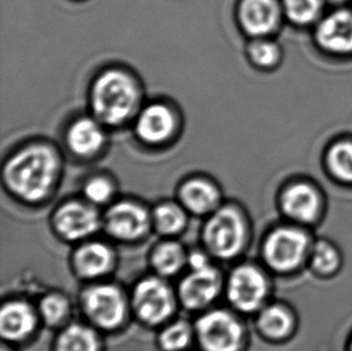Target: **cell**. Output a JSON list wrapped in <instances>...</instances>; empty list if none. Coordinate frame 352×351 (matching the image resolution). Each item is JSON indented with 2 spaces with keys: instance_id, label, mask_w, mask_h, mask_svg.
<instances>
[{
  "instance_id": "obj_10",
  "label": "cell",
  "mask_w": 352,
  "mask_h": 351,
  "mask_svg": "<svg viewBox=\"0 0 352 351\" xmlns=\"http://www.w3.org/2000/svg\"><path fill=\"white\" fill-rule=\"evenodd\" d=\"M109 233L115 237L131 241L147 231L149 218L144 209L133 202H119L106 215Z\"/></svg>"
},
{
  "instance_id": "obj_29",
  "label": "cell",
  "mask_w": 352,
  "mask_h": 351,
  "mask_svg": "<svg viewBox=\"0 0 352 351\" xmlns=\"http://www.w3.org/2000/svg\"><path fill=\"white\" fill-rule=\"evenodd\" d=\"M40 310L43 314V319L46 320V323L51 325L60 323L64 317L67 315L69 310L67 299L58 296V295H51L43 299Z\"/></svg>"
},
{
  "instance_id": "obj_5",
  "label": "cell",
  "mask_w": 352,
  "mask_h": 351,
  "mask_svg": "<svg viewBox=\"0 0 352 351\" xmlns=\"http://www.w3.org/2000/svg\"><path fill=\"white\" fill-rule=\"evenodd\" d=\"M196 331L206 351H238L241 348V323L224 310H214L204 315L197 321Z\"/></svg>"
},
{
  "instance_id": "obj_24",
  "label": "cell",
  "mask_w": 352,
  "mask_h": 351,
  "mask_svg": "<svg viewBox=\"0 0 352 351\" xmlns=\"http://www.w3.org/2000/svg\"><path fill=\"white\" fill-rule=\"evenodd\" d=\"M329 170L339 180L352 183V142H339L329 149Z\"/></svg>"
},
{
  "instance_id": "obj_4",
  "label": "cell",
  "mask_w": 352,
  "mask_h": 351,
  "mask_svg": "<svg viewBox=\"0 0 352 351\" xmlns=\"http://www.w3.org/2000/svg\"><path fill=\"white\" fill-rule=\"evenodd\" d=\"M204 237L210 252L221 259H229L241 252L245 238V226L237 211L220 209L208 220Z\"/></svg>"
},
{
  "instance_id": "obj_13",
  "label": "cell",
  "mask_w": 352,
  "mask_h": 351,
  "mask_svg": "<svg viewBox=\"0 0 352 351\" xmlns=\"http://www.w3.org/2000/svg\"><path fill=\"white\" fill-rule=\"evenodd\" d=\"M281 207L284 213L297 223H314L319 217L321 200L311 185L296 183L284 191Z\"/></svg>"
},
{
  "instance_id": "obj_15",
  "label": "cell",
  "mask_w": 352,
  "mask_h": 351,
  "mask_svg": "<svg viewBox=\"0 0 352 351\" xmlns=\"http://www.w3.org/2000/svg\"><path fill=\"white\" fill-rule=\"evenodd\" d=\"M175 129L171 109L162 104L151 105L138 116L136 131L142 141L152 145L166 141Z\"/></svg>"
},
{
  "instance_id": "obj_32",
  "label": "cell",
  "mask_w": 352,
  "mask_h": 351,
  "mask_svg": "<svg viewBox=\"0 0 352 351\" xmlns=\"http://www.w3.org/2000/svg\"><path fill=\"white\" fill-rule=\"evenodd\" d=\"M350 351H352V342H351V345H350Z\"/></svg>"
},
{
  "instance_id": "obj_2",
  "label": "cell",
  "mask_w": 352,
  "mask_h": 351,
  "mask_svg": "<svg viewBox=\"0 0 352 351\" xmlns=\"http://www.w3.org/2000/svg\"><path fill=\"white\" fill-rule=\"evenodd\" d=\"M138 103V89L131 77L110 70L102 74L93 87L91 106L96 117L110 125L123 123Z\"/></svg>"
},
{
  "instance_id": "obj_22",
  "label": "cell",
  "mask_w": 352,
  "mask_h": 351,
  "mask_svg": "<svg viewBox=\"0 0 352 351\" xmlns=\"http://www.w3.org/2000/svg\"><path fill=\"white\" fill-rule=\"evenodd\" d=\"M96 333L82 325H72L63 331L58 339L57 351H98Z\"/></svg>"
},
{
  "instance_id": "obj_7",
  "label": "cell",
  "mask_w": 352,
  "mask_h": 351,
  "mask_svg": "<svg viewBox=\"0 0 352 351\" xmlns=\"http://www.w3.org/2000/svg\"><path fill=\"white\" fill-rule=\"evenodd\" d=\"M133 306L140 318L148 323H162L175 309L171 290L157 278L142 280L136 286Z\"/></svg>"
},
{
  "instance_id": "obj_11",
  "label": "cell",
  "mask_w": 352,
  "mask_h": 351,
  "mask_svg": "<svg viewBox=\"0 0 352 351\" xmlns=\"http://www.w3.org/2000/svg\"><path fill=\"white\" fill-rule=\"evenodd\" d=\"M316 41L329 52H352V11L338 10L324 17L316 29Z\"/></svg>"
},
{
  "instance_id": "obj_23",
  "label": "cell",
  "mask_w": 352,
  "mask_h": 351,
  "mask_svg": "<svg viewBox=\"0 0 352 351\" xmlns=\"http://www.w3.org/2000/svg\"><path fill=\"white\" fill-rule=\"evenodd\" d=\"M184 252L177 243H164L153 254V266L164 275L177 273L184 264Z\"/></svg>"
},
{
  "instance_id": "obj_18",
  "label": "cell",
  "mask_w": 352,
  "mask_h": 351,
  "mask_svg": "<svg viewBox=\"0 0 352 351\" xmlns=\"http://www.w3.org/2000/svg\"><path fill=\"white\" fill-rule=\"evenodd\" d=\"M181 199L191 212L205 214L218 206L219 193L214 185L207 180H192L182 187Z\"/></svg>"
},
{
  "instance_id": "obj_3",
  "label": "cell",
  "mask_w": 352,
  "mask_h": 351,
  "mask_svg": "<svg viewBox=\"0 0 352 351\" xmlns=\"http://www.w3.org/2000/svg\"><path fill=\"white\" fill-rule=\"evenodd\" d=\"M313 243L303 230L276 228L267 237L263 255L267 265L276 272H291L308 262Z\"/></svg>"
},
{
  "instance_id": "obj_8",
  "label": "cell",
  "mask_w": 352,
  "mask_h": 351,
  "mask_svg": "<svg viewBox=\"0 0 352 351\" xmlns=\"http://www.w3.org/2000/svg\"><path fill=\"white\" fill-rule=\"evenodd\" d=\"M88 317L104 328H113L123 321L125 302L123 295L112 285H99L88 290L83 299Z\"/></svg>"
},
{
  "instance_id": "obj_1",
  "label": "cell",
  "mask_w": 352,
  "mask_h": 351,
  "mask_svg": "<svg viewBox=\"0 0 352 351\" xmlns=\"http://www.w3.org/2000/svg\"><path fill=\"white\" fill-rule=\"evenodd\" d=\"M58 167L57 156L51 148L34 145L10 159L5 180L14 194L34 202L50 193L57 178Z\"/></svg>"
},
{
  "instance_id": "obj_33",
  "label": "cell",
  "mask_w": 352,
  "mask_h": 351,
  "mask_svg": "<svg viewBox=\"0 0 352 351\" xmlns=\"http://www.w3.org/2000/svg\"><path fill=\"white\" fill-rule=\"evenodd\" d=\"M3 351H6V350H5V349H3Z\"/></svg>"
},
{
  "instance_id": "obj_20",
  "label": "cell",
  "mask_w": 352,
  "mask_h": 351,
  "mask_svg": "<svg viewBox=\"0 0 352 351\" xmlns=\"http://www.w3.org/2000/svg\"><path fill=\"white\" fill-rule=\"evenodd\" d=\"M294 323L295 320L289 309L279 304L262 309L258 317V328L265 336L272 339H283L290 336Z\"/></svg>"
},
{
  "instance_id": "obj_25",
  "label": "cell",
  "mask_w": 352,
  "mask_h": 351,
  "mask_svg": "<svg viewBox=\"0 0 352 351\" xmlns=\"http://www.w3.org/2000/svg\"><path fill=\"white\" fill-rule=\"evenodd\" d=\"M157 228L162 233L171 235L181 231L186 225V214L176 204H165L159 206L154 213Z\"/></svg>"
},
{
  "instance_id": "obj_30",
  "label": "cell",
  "mask_w": 352,
  "mask_h": 351,
  "mask_svg": "<svg viewBox=\"0 0 352 351\" xmlns=\"http://www.w3.org/2000/svg\"><path fill=\"white\" fill-rule=\"evenodd\" d=\"M113 194V187L105 178H94L89 180L85 188L87 199L94 204H104Z\"/></svg>"
},
{
  "instance_id": "obj_14",
  "label": "cell",
  "mask_w": 352,
  "mask_h": 351,
  "mask_svg": "<svg viewBox=\"0 0 352 351\" xmlns=\"http://www.w3.org/2000/svg\"><path fill=\"white\" fill-rule=\"evenodd\" d=\"M239 21L248 34L265 36L276 29L279 8L276 0H243L239 6Z\"/></svg>"
},
{
  "instance_id": "obj_17",
  "label": "cell",
  "mask_w": 352,
  "mask_h": 351,
  "mask_svg": "<svg viewBox=\"0 0 352 351\" xmlns=\"http://www.w3.org/2000/svg\"><path fill=\"white\" fill-rule=\"evenodd\" d=\"M105 135L94 119L81 118L72 124L67 133V145L78 156H93L100 151Z\"/></svg>"
},
{
  "instance_id": "obj_9",
  "label": "cell",
  "mask_w": 352,
  "mask_h": 351,
  "mask_svg": "<svg viewBox=\"0 0 352 351\" xmlns=\"http://www.w3.org/2000/svg\"><path fill=\"white\" fill-rule=\"evenodd\" d=\"M219 273L212 266L192 270L179 286L182 302L189 309H199L210 304L219 292Z\"/></svg>"
},
{
  "instance_id": "obj_31",
  "label": "cell",
  "mask_w": 352,
  "mask_h": 351,
  "mask_svg": "<svg viewBox=\"0 0 352 351\" xmlns=\"http://www.w3.org/2000/svg\"><path fill=\"white\" fill-rule=\"evenodd\" d=\"M189 264H190L192 270H200V268H205L207 266H210L207 257L204 254L200 253H195L189 257Z\"/></svg>"
},
{
  "instance_id": "obj_26",
  "label": "cell",
  "mask_w": 352,
  "mask_h": 351,
  "mask_svg": "<svg viewBox=\"0 0 352 351\" xmlns=\"http://www.w3.org/2000/svg\"><path fill=\"white\" fill-rule=\"evenodd\" d=\"M286 16L297 24L314 22L321 11V0H283Z\"/></svg>"
},
{
  "instance_id": "obj_21",
  "label": "cell",
  "mask_w": 352,
  "mask_h": 351,
  "mask_svg": "<svg viewBox=\"0 0 352 351\" xmlns=\"http://www.w3.org/2000/svg\"><path fill=\"white\" fill-rule=\"evenodd\" d=\"M311 270L320 275H333L342 265V257L336 246L329 241L320 240L313 243L308 257Z\"/></svg>"
},
{
  "instance_id": "obj_28",
  "label": "cell",
  "mask_w": 352,
  "mask_h": 351,
  "mask_svg": "<svg viewBox=\"0 0 352 351\" xmlns=\"http://www.w3.org/2000/svg\"><path fill=\"white\" fill-rule=\"evenodd\" d=\"M252 62L262 67H273L279 61V47L276 43L265 40H257L249 47Z\"/></svg>"
},
{
  "instance_id": "obj_19",
  "label": "cell",
  "mask_w": 352,
  "mask_h": 351,
  "mask_svg": "<svg viewBox=\"0 0 352 351\" xmlns=\"http://www.w3.org/2000/svg\"><path fill=\"white\" fill-rule=\"evenodd\" d=\"M75 265L83 277H99L106 273L112 265V253L101 243H89L78 249Z\"/></svg>"
},
{
  "instance_id": "obj_6",
  "label": "cell",
  "mask_w": 352,
  "mask_h": 351,
  "mask_svg": "<svg viewBox=\"0 0 352 351\" xmlns=\"http://www.w3.org/2000/svg\"><path fill=\"white\" fill-rule=\"evenodd\" d=\"M268 294V284L261 270L252 266H241L229 280L228 295L231 304L242 312L261 308Z\"/></svg>"
},
{
  "instance_id": "obj_16",
  "label": "cell",
  "mask_w": 352,
  "mask_h": 351,
  "mask_svg": "<svg viewBox=\"0 0 352 351\" xmlns=\"http://www.w3.org/2000/svg\"><path fill=\"white\" fill-rule=\"evenodd\" d=\"M36 323L35 314L24 302L5 304L0 313V331L3 337L10 341H19L33 332Z\"/></svg>"
},
{
  "instance_id": "obj_27",
  "label": "cell",
  "mask_w": 352,
  "mask_h": 351,
  "mask_svg": "<svg viewBox=\"0 0 352 351\" xmlns=\"http://www.w3.org/2000/svg\"><path fill=\"white\" fill-rule=\"evenodd\" d=\"M190 338V328L186 323H177L162 333L160 343L166 351H178L189 344Z\"/></svg>"
},
{
  "instance_id": "obj_12",
  "label": "cell",
  "mask_w": 352,
  "mask_h": 351,
  "mask_svg": "<svg viewBox=\"0 0 352 351\" xmlns=\"http://www.w3.org/2000/svg\"><path fill=\"white\" fill-rule=\"evenodd\" d=\"M56 226L64 237L75 241L87 237L99 228L96 209L80 202L64 204L56 215Z\"/></svg>"
}]
</instances>
